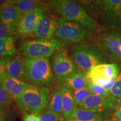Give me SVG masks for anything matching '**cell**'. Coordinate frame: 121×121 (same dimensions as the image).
I'll return each instance as SVG.
<instances>
[{"mask_svg": "<svg viewBox=\"0 0 121 121\" xmlns=\"http://www.w3.org/2000/svg\"><path fill=\"white\" fill-rule=\"evenodd\" d=\"M25 81L36 86L52 88L55 85L49 58H25Z\"/></svg>", "mask_w": 121, "mask_h": 121, "instance_id": "6da1fadb", "label": "cell"}, {"mask_svg": "<svg viewBox=\"0 0 121 121\" xmlns=\"http://www.w3.org/2000/svg\"><path fill=\"white\" fill-rule=\"evenodd\" d=\"M51 7L63 18L80 24L86 29L96 30V22L89 16L84 9L78 3L70 0H52L48 1Z\"/></svg>", "mask_w": 121, "mask_h": 121, "instance_id": "7a4b0ae2", "label": "cell"}, {"mask_svg": "<svg viewBox=\"0 0 121 121\" xmlns=\"http://www.w3.org/2000/svg\"><path fill=\"white\" fill-rule=\"evenodd\" d=\"M66 44L65 42L56 38L31 39L23 42L19 51L25 58H49Z\"/></svg>", "mask_w": 121, "mask_h": 121, "instance_id": "3957f363", "label": "cell"}, {"mask_svg": "<svg viewBox=\"0 0 121 121\" xmlns=\"http://www.w3.org/2000/svg\"><path fill=\"white\" fill-rule=\"evenodd\" d=\"M71 57L78 67L87 71L100 65L108 62L105 54L96 44L84 45L74 48L72 51Z\"/></svg>", "mask_w": 121, "mask_h": 121, "instance_id": "277c9868", "label": "cell"}, {"mask_svg": "<svg viewBox=\"0 0 121 121\" xmlns=\"http://www.w3.org/2000/svg\"><path fill=\"white\" fill-rule=\"evenodd\" d=\"M49 88L28 84L22 96V100L26 111L38 114L47 108Z\"/></svg>", "mask_w": 121, "mask_h": 121, "instance_id": "5b68a950", "label": "cell"}, {"mask_svg": "<svg viewBox=\"0 0 121 121\" xmlns=\"http://www.w3.org/2000/svg\"><path fill=\"white\" fill-rule=\"evenodd\" d=\"M59 25L54 38L65 43H77L92 36L90 31L80 24L71 22L64 18L58 20Z\"/></svg>", "mask_w": 121, "mask_h": 121, "instance_id": "8992f818", "label": "cell"}, {"mask_svg": "<svg viewBox=\"0 0 121 121\" xmlns=\"http://www.w3.org/2000/svg\"><path fill=\"white\" fill-rule=\"evenodd\" d=\"M51 60L53 75L58 82L78 70V66L72 57L62 48L53 54Z\"/></svg>", "mask_w": 121, "mask_h": 121, "instance_id": "52a82bcc", "label": "cell"}, {"mask_svg": "<svg viewBox=\"0 0 121 121\" xmlns=\"http://www.w3.org/2000/svg\"><path fill=\"white\" fill-rule=\"evenodd\" d=\"M100 44L106 56L121 64V33H103L100 37Z\"/></svg>", "mask_w": 121, "mask_h": 121, "instance_id": "ba28073f", "label": "cell"}, {"mask_svg": "<svg viewBox=\"0 0 121 121\" xmlns=\"http://www.w3.org/2000/svg\"><path fill=\"white\" fill-rule=\"evenodd\" d=\"M46 11V7L41 6L30 13L22 15L16 25V31L17 34L22 36L34 34L39 21Z\"/></svg>", "mask_w": 121, "mask_h": 121, "instance_id": "9c48e42d", "label": "cell"}, {"mask_svg": "<svg viewBox=\"0 0 121 121\" xmlns=\"http://www.w3.org/2000/svg\"><path fill=\"white\" fill-rule=\"evenodd\" d=\"M117 101L111 96H101L91 94L78 107L91 111L107 113L117 108Z\"/></svg>", "mask_w": 121, "mask_h": 121, "instance_id": "30bf717a", "label": "cell"}, {"mask_svg": "<svg viewBox=\"0 0 121 121\" xmlns=\"http://www.w3.org/2000/svg\"><path fill=\"white\" fill-rule=\"evenodd\" d=\"M0 85L14 100L20 109L23 112L26 111L22 102V96L28 84L21 80L11 78L7 75L0 80Z\"/></svg>", "mask_w": 121, "mask_h": 121, "instance_id": "8fae6325", "label": "cell"}, {"mask_svg": "<svg viewBox=\"0 0 121 121\" xmlns=\"http://www.w3.org/2000/svg\"><path fill=\"white\" fill-rule=\"evenodd\" d=\"M59 22L56 18L49 15H43L39 21L33 35L34 39H47L54 36L58 27Z\"/></svg>", "mask_w": 121, "mask_h": 121, "instance_id": "7c38bea8", "label": "cell"}, {"mask_svg": "<svg viewBox=\"0 0 121 121\" xmlns=\"http://www.w3.org/2000/svg\"><path fill=\"white\" fill-rule=\"evenodd\" d=\"M105 4L104 24L107 26L121 29V0H107Z\"/></svg>", "mask_w": 121, "mask_h": 121, "instance_id": "4fadbf2b", "label": "cell"}, {"mask_svg": "<svg viewBox=\"0 0 121 121\" xmlns=\"http://www.w3.org/2000/svg\"><path fill=\"white\" fill-rule=\"evenodd\" d=\"M8 76L25 82V67L24 59L16 56L2 57Z\"/></svg>", "mask_w": 121, "mask_h": 121, "instance_id": "5bb4252c", "label": "cell"}, {"mask_svg": "<svg viewBox=\"0 0 121 121\" xmlns=\"http://www.w3.org/2000/svg\"><path fill=\"white\" fill-rule=\"evenodd\" d=\"M119 68L114 63H104L93 68L87 71L89 84L94 79H110L119 75Z\"/></svg>", "mask_w": 121, "mask_h": 121, "instance_id": "9a60e30c", "label": "cell"}, {"mask_svg": "<svg viewBox=\"0 0 121 121\" xmlns=\"http://www.w3.org/2000/svg\"><path fill=\"white\" fill-rule=\"evenodd\" d=\"M86 73L87 72L83 70L78 69L71 75L60 81V86L72 91L85 88L89 85Z\"/></svg>", "mask_w": 121, "mask_h": 121, "instance_id": "2e32d148", "label": "cell"}, {"mask_svg": "<svg viewBox=\"0 0 121 121\" xmlns=\"http://www.w3.org/2000/svg\"><path fill=\"white\" fill-rule=\"evenodd\" d=\"M107 114L75 107L72 119L65 121H103L107 117Z\"/></svg>", "mask_w": 121, "mask_h": 121, "instance_id": "e0dca14e", "label": "cell"}, {"mask_svg": "<svg viewBox=\"0 0 121 121\" xmlns=\"http://www.w3.org/2000/svg\"><path fill=\"white\" fill-rule=\"evenodd\" d=\"M48 107L51 111L63 120L64 118L62 113V100L60 86L53 87L50 90Z\"/></svg>", "mask_w": 121, "mask_h": 121, "instance_id": "ac0fdd59", "label": "cell"}, {"mask_svg": "<svg viewBox=\"0 0 121 121\" xmlns=\"http://www.w3.org/2000/svg\"><path fill=\"white\" fill-rule=\"evenodd\" d=\"M62 100L63 117L66 121L72 119L74 109L76 106L73 102L72 91L63 86H60Z\"/></svg>", "mask_w": 121, "mask_h": 121, "instance_id": "d6986e66", "label": "cell"}, {"mask_svg": "<svg viewBox=\"0 0 121 121\" xmlns=\"http://www.w3.org/2000/svg\"><path fill=\"white\" fill-rule=\"evenodd\" d=\"M22 15V13L15 4L0 9V20L9 23L17 24Z\"/></svg>", "mask_w": 121, "mask_h": 121, "instance_id": "ffe728a7", "label": "cell"}, {"mask_svg": "<svg viewBox=\"0 0 121 121\" xmlns=\"http://www.w3.org/2000/svg\"><path fill=\"white\" fill-rule=\"evenodd\" d=\"M16 51L15 40L13 37L0 39V57L15 55Z\"/></svg>", "mask_w": 121, "mask_h": 121, "instance_id": "44dd1931", "label": "cell"}, {"mask_svg": "<svg viewBox=\"0 0 121 121\" xmlns=\"http://www.w3.org/2000/svg\"><path fill=\"white\" fill-rule=\"evenodd\" d=\"M40 1L38 0H17L16 5L22 15L30 13L41 7Z\"/></svg>", "mask_w": 121, "mask_h": 121, "instance_id": "7402d4cb", "label": "cell"}, {"mask_svg": "<svg viewBox=\"0 0 121 121\" xmlns=\"http://www.w3.org/2000/svg\"><path fill=\"white\" fill-rule=\"evenodd\" d=\"M16 24L9 23L0 21V39L12 37L16 30Z\"/></svg>", "mask_w": 121, "mask_h": 121, "instance_id": "603a6c76", "label": "cell"}, {"mask_svg": "<svg viewBox=\"0 0 121 121\" xmlns=\"http://www.w3.org/2000/svg\"><path fill=\"white\" fill-rule=\"evenodd\" d=\"M72 94L74 104L76 107H78L84 100H85L89 95H91V93L87 86L85 88L78 90L72 91Z\"/></svg>", "mask_w": 121, "mask_h": 121, "instance_id": "cb8c5ba5", "label": "cell"}, {"mask_svg": "<svg viewBox=\"0 0 121 121\" xmlns=\"http://www.w3.org/2000/svg\"><path fill=\"white\" fill-rule=\"evenodd\" d=\"M39 121H62V119H60L57 115L51 111L48 108L42 110L38 113Z\"/></svg>", "mask_w": 121, "mask_h": 121, "instance_id": "d4e9b609", "label": "cell"}, {"mask_svg": "<svg viewBox=\"0 0 121 121\" xmlns=\"http://www.w3.org/2000/svg\"><path fill=\"white\" fill-rule=\"evenodd\" d=\"M110 94L117 103L121 102V73H119L114 86L110 90Z\"/></svg>", "mask_w": 121, "mask_h": 121, "instance_id": "484cf974", "label": "cell"}, {"mask_svg": "<svg viewBox=\"0 0 121 121\" xmlns=\"http://www.w3.org/2000/svg\"><path fill=\"white\" fill-rule=\"evenodd\" d=\"M13 100L11 96L0 85V107L5 109H8L11 107Z\"/></svg>", "mask_w": 121, "mask_h": 121, "instance_id": "4316f807", "label": "cell"}, {"mask_svg": "<svg viewBox=\"0 0 121 121\" xmlns=\"http://www.w3.org/2000/svg\"><path fill=\"white\" fill-rule=\"evenodd\" d=\"M90 90L91 94L98 95L101 96H110V91L107 90L99 85L90 83L87 86Z\"/></svg>", "mask_w": 121, "mask_h": 121, "instance_id": "83f0119b", "label": "cell"}, {"mask_svg": "<svg viewBox=\"0 0 121 121\" xmlns=\"http://www.w3.org/2000/svg\"><path fill=\"white\" fill-rule=\"evenodd\" d=\"M23 121H39L37 114L29 113L27 111L23 112Z\"/></svg>", "mask_w": 121, "mask_h": 121, "instance_id": "f1b7e54d", "label": "cell"}, {"mask_svg": "<svg viewBox=\"0 0 121 121\" xmlns=\"http://www.w3.org/2000/svg\"><path fill=\"white\" fill-rule=\"evenodd\" d=\"M0 121H10L5 109L0 107Z\"/></svg>", "mask_w": 121, "mask_h": 121, "instance_id": "f546056e", "label": "cell"}, {"mask_svg": "<svg viewBox=\"0 0 121 121\" xmlns=\"http://www.w3.org/2000/svg\"><path fill=\"white\" fill-rule=\"evenodd\" d=\"M5 66L3 61L2 57H0V80H1L6 76H7Z\"/></svg>", "mask_w": 121, "mask_h": 121, "instance_id": "4dcf8cb0", "label": "cell"}, {"mask_svg": "<svg viewBox=\"0 0 121 121\" xmlns=\"http://www.w3.org/2000/svg\"><path fill=\"white\" fill-rule=\"evenodd\" d=\"M17 0H0V9L16 4Z\"/></svg>", "mask_w": 121, "mask_h": 121, "instance_id": "1f68e13d", "label": "cell"}, {"mask_svg": "<svg viewBox=\"0 0 121 121\" xmlns=\"http://www.w3.org/2000/svg\"><path fill=\"white\" fill-rule=\"evenodd\" d=\"M113 116L118 121H121V105L117 108V110L113 114Z\"/></svg>", "mask_w": 121, "mask_h": 121, "instance_id": "d6a6232c", "label": "cell"}, {"mask_svg": "<svg viewBox=\"0 0 121 121\" xmlns=\"http://www.w3.org/2000/svg\"></svg>", "mask_w": 121, "mask_h": 121, "instance_id": "836d02e7", "label": "cell"}]
</instances>
